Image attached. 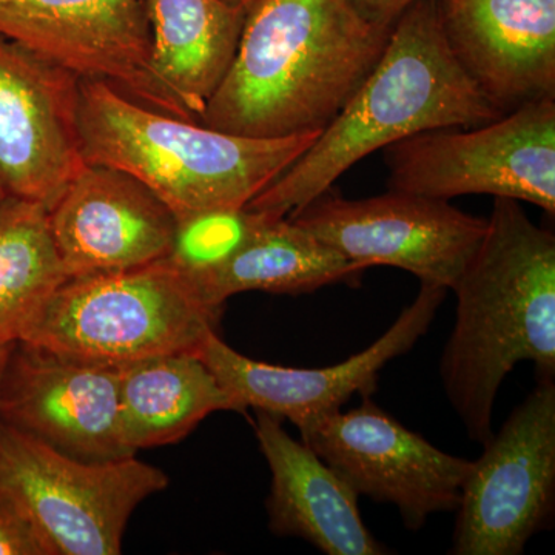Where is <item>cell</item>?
<instances>
[{"label":"cell","instance_id":"6da1fadb","mask_svg":"<svg viewBox=\"0 0 555 555\" xmlns=\"http://www.w3.org/2000/svg\"><path fill=\"white\" fill-rule=\"evenodd\" d=\"M392 27L364 20L350 0H255L199 122L250 138L323 131L375 67Z\"/></svg>","mask_w":555,"mask_h":555},{"label":"cell","instance_id":"7a4b0ae2","mask_svg":"<svg viewBox=\"0 0 555 555\" xmlns=\"http://www.w3.org/2000/svg\"><path fill=\"white\" fill-rule=\"evenodd\" d=\"M452 291L454 331L440 360L444 392L467 436L494 434L496 393L509 372L531 361L555 378V236L516 199L495 198L488 229Z\"/></svg>","mask_w":555,"mask_h":555},{"label":"cell","instance_id":"3957f363","mask_svg":"<svg viewBox=\"0 0 555 555\" xmlns=\"http://www.w3.org/2000/svg\"><path fill=\"white\" fill-rule=\"evenodd\" d=\"M500 116L449 51L436 0H416L400 14L377 64L341 112L246 208L291 217L377 150L422 131L469 129Z\"/></svg>","mask_w":555,"mask_h":555},{"label":"cell","instance_id":"277c9868","mask_svg":"<svg viewBox=\"0 0 555 555\" xmlns=\"http://www.w3.org/2000/svg\"><path fill=\"white\" fill-rule=\"evenodd\" d=\"M321 131L250 138L138 104L104 80L80 79L86 164L137 178L177 218L244 208L301 158Z\"/></svg>","mask_w":555,"mask_h":555},{"label":"cell","instance_id":"5b68a950","mask_svg":"<svg viewBox=\"0 0 555 555\" xmlns=\"http://www.w3.org/2000/svg\"><path fill=\"white\" fill-rule=\"evenodd\" d=\"M222 308L170 258L141 268L69 278L17 341L87 363L124 366L198 353Z\"/></svg>","mask_w":555,"mask_h":555},{"label":"cell","instance_id":"8992f818","mask_svg":"<svg viewBox=\"0 0 555 555\" xmlns=\"http://www.w3.org/2000/svg\"><path fill=\"white\" fill-rule=\"evenodd\" d=\"M169 486L134 456L83 462L0 422V489L20 503L54 555H118L131 514Z\"/></svg>","mask_w":555,"mask_h":555},{"label":"cell","instance_id":"52a82bcc","mask_svg":"<svg viewBox=\"0 0 555 555\" xmlns=\"http://www.w3.org/2000/svg\"><path fill=\"white\" fill-rule=\"evenodd\" d=\"M389 190L449 201L492 195L555 214V100L469 129L422 131L386 147Z\"/></svg>","mask_w":555,"mask_h":555},{"label":"cell","instance_id":"ba28073f","mask_svg":"<svg viewBox=\"0 0 555 555\" xmlns=\"http://www.w3.org/2000/svg\"><path fill=\"white\" fill-rule=\"evenodd\" d=\"M483 447L463 483L449 553L521 554L554 517L555 378L540 377Z\"/></svg>","mask_w":555,"mask_h":555},{"label":"cell","instance_id":"9c48e42d","mask_svg":"<svg viewBox=\"0 0 555 555\" xmlns=\"http://www.w3.org/2000/svg\"><path fill=\"white\" fill-rule=\"evenodd\" d=\"M287 218L363 268L403 269L449 291L488 229V219L448 201L392 190L366 199H346L327 190Z\"/></svg>","mask_w":555,"mask_h":555},{"label":"cell","instance_id":"30bf717a","mask_svg":"<svg viewBox=\"0 0 555 555\" xmlns=\"http://www.w3.org/2000/svg\"><path fill=\"white\" fill-rule=\"evenodd\" d=\"M0 35L80 79L188 119L153 68L145 0H0Z\"/></svg>","mask_w":555,"mask_h":555},{"label":"cell","instance_id":"8fae6325","mask_svg":"<svg viewBox=\"0 0 555 555\" xmlns=\"http://www.w3.org/2000/svg\"><path fill=\"white\" fill-rule=\"evenodd\" d=\"M302 443L358 495L396 506L411 531L436 514L455 513L473 465L409 430L371 397L321 420Z\"/></svg>","mask_w":555,"mask_h":555},{"label":"cell","instance_id":"7c38bea8","mask_svg":"<svg viewBox=\"0 0 555 555\" xmlns=\"http://www.w3.org/2000/svg\"><path fill=\"white\" fill-rule=\"evenodd\" d=\"M449 288L422 283L418 295L398 315L385 334L367 349L335 366L297 369L275 366L241 356L211 332L198 356L222 387L248 408L288 420L301 441L326 416L341 411L353 396L371 397L377 390L379 372L389 361L404 356L429 331Z\"/></svg>","mask_w":555,"mask_h":555},{"label":"cell","instance_id":"4fadbf2b","mask_svg":"<svg viewBox=\"0 0 555 555\" xmlns=\"http://www.w3.org/2000/svg\"><path fill=\"white\" fill-rule=\"evenodd\" d=\"M80 78L0 35V179L13 198L50 210L86 166Z\"/></svg>","mask_w":555,"mask_h":555},{"label":"cell","instance_id":"5bb4252c","mask_svg":"<svg viewBox=\"0 0 555 555\" xmlns=\"http://www.w3.org/2000/svg\"><path fill=\"white\" fill-rule=\"evenodd\" d=\"M0 422L83 462L131 455L119 427V366L16 341L0 377Z\"/></svg>","mask_w":555,"mask_h":555},{"label":"cell","instance_id":"9a60e30c","mask_svg":"<svg viewBox=\"0 0 555 555\" xmlns=\"http://www.w3.org/2000/svg\"><path fill=\"white\" fill-rule=\"evenodd\" d=\"M49 221L68 280L167 258L178 228L170 208L141 181L94 164L68 182Z\"/></svg>","mask_w":555,"mask_h":555},{"label":"cell","instance_id":"2e32d148","mask_svg":"<svg viewBox=\"0 0 555 555\" xmlns=\"http://www.w3.org/2000/svg\"><path fill=\"white\" fill-rule=\"evenodd\" d=\"M452 56L503 115L555 100V0H436Z\"/></svg>","mask_w":555,"mask_h":555},{"label":"cell","instance_id":"e0dca14e","mask_svg":"<svg viewBox=\"0 0 555 555\" xmlns=\"http://www.w3.org/2000/svg\"><path fill=\"white\" fill-rule=\"evenodd\" d=\"M255 412V434L272 473L270 531L306 540L327 555L389 554L364 525L360 495L308 444L288 436L283 420Z\"/></svg>","mask_w":555,"mask_h":555},{"label":"cell","instance_id":"ac0fdd59","mask_svg":"<svg viewBox=\"0 0 555 555\" xmlns=\"http://www.w3.org/2000/svg\"><path fill=\"white\" fill-rule=\"evenodd\" d=\"M153 68L189 120L199 122L235 57L247 9L225 0H145Z\"/></svg>","mask_w":555,"mask_h":555},{"label":"cell","instance_id":"d6986e66","mask_svg":"<svg viewBox=\"0 0 555 555\" xmlns=\"http://www.w3.org/2000/svg\"><path fill=\"white\" fill-rule=\"evenodd\" d=\"M244 414L196 353H170L119 366V427L131 455L188 437L215 412Z\"/></svg>","mask_w":555,"mask_h":555},{"label":"cell","instance_id":"ffe728a7","mask_svg":"<svg viewBox=\"0 0 555 555\" xmlns=\"http://www.w3.org/2000/svg\"><path fill=\"white\" fill-rule=\"evenodd\" d=\"M364 270L291 219L264 215L229 261L192 280L210 305L224 308L243 292L310 294L332 284H353Z\"/></svg>","mask_w":555,"mask_h":555},{"label":"cell","instance_id":"44dd1931","mask_svg":"<svg viewBox=\"0 0 555 555\" xmlns=\"http://www.w3.org/2000/svg\"><path fill=\"white\" fill-rule=\"evenodd\" d=\"M67 280L49 210L11 196L0 210V343L17 341Z\"/></svg>","mask_w":555,"mask_h":555},{"label":"cell","instance_id":"7402d4cb","mask_svg":"<svg viewBox=\"0 0 555 555\" xmlns=\"http://www.w3.org/2000/svg\"><path fill=\"white\" fill-rule=\"evenodd\" d=\"M264 215L248 208L203 211L178 221L169 255L190 278L206 275L229 261L261 224Z\"/></svg>","mask_w":555,"mask_h":555},{"label":"cell","instance_id":"603a6c76","mask_svg":"<svg viewBox=\"0 0 555 555\" xmlns=\"http://www.w3.org/2000/svg\"><path fill=\"white\" fill-rule=\"evenodd\" d=\"M0 555H54L16 500L0 489Z\"/></svg>","mask_w":555,"mask_h":555},{"label":"cell","instance_id":"cb8c5ba5","mask_svg":"<svg viewBox=\"0 0 555 555\" xmlns=\"http://www.w3.org/2000/svg\"><path fill=\"white\" fill-rule=\"evenodd\" d=\"M358 13L382 27H392L400 14L416 0H350Z\"/></svg>","mask_w":555,"mask_h":555},{"label":"cell","instance_id":"d4e9b609","mask_svg":"<svg viewBox=\"0 0 555 555\" xmlns=\"http://www.w3.org/2000/svg\"><path fill=\"white\" fill-rule=\"evenodd\" d=\"M14 343H0V377H2V372L3 367H5L7 358H9L11 347H13Z\"/></svg>","mask_w":555,"mask_h":555},{"label":"cell","instance_id":"484cf974","mask_svg":"<svg viewBox=\"0 0 555 555\" xmlns=\"http://www.w3.org/2000/svg\"><path fill=\"white\" fill-rule=\"evenodd\" d=\"M11 198L9 190H7L5 184H3L2 179H0V210L5 206L7 201Z\"/></svg>","mask_w":555,"mask_h":555},{"label":"cell","instance_id":"4316f807","mask_svg":"<svg viewBox=\"0 0 555 555\" xmlns=\"http://www.w3.org/2000/svg\"><path fill=\"white\" fill-rule=\"evenodd\" d=\"M228 3H232V5L243 7V9H247L255 2V0H225Z\"/></svg>","mask_w":555,"mask_h":555}]
</instances>
